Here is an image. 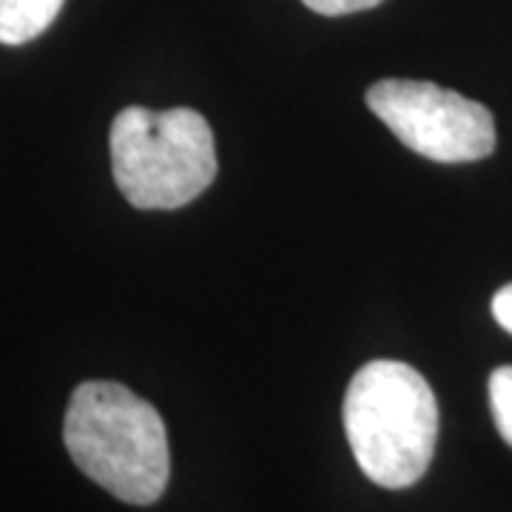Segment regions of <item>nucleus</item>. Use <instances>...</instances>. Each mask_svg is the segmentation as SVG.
I'll use <instances>...</instances> for the list:
<instances>
[{"mask_svg": "<svg viewBox=\"0 0 512 512\" xmlns=\"http://www.w3.org/2000/svg\"><path fill=\"white\" fill-rule=\"evenodd\" d=\"M311 12L325 15V18H339V15H353V12H365L376 9L382 0H302Z\"/></svg>", "mask_w": 512, "mask_h": 512, "instance_id": "nucleus-7", "label": "nucleus"}, {"mask_svg": "<svg viewBox=\"0 0 512 512\" xmlns=\"http://www.w3.org/2000/svg\"><path fill=\"white\" fill-rule=\"evenodd\" d=\"M111 174L134 208L174 211L217 177L214 131L200 111L128 106L111 123Z\"/></svg>", "mask_w": 512, "mask_h": 512, "instance_id": "nucleus-3", "label": "nucleus"}, {"mask_svg": "<svg viewBox=\"0 0 512 512\" xmlns=\"http://www.w3.org/2000/svg\"><path fill=\"white\" fill-rule=\"evenodd\" d=\"M490 407L501 439L512 447V367H498L490 376Z\"/></svg>", "mask_w": 512, "mask_h": 512, "instance_id": "nucleus-6", "label": "nucleus"}, {"mask_svg": "<svg viewBox=\"0 0 512 512\" xmlns=\"http://www.w3.org/2000/svg\"><path fill=\"white\" fill-rule=\"evenodd\" d=\"M66 0H0V43L23 46L40 37L60 15Z\"/></svg>", "mask_w": 512, "mask_h": 512, "instance_id": "nucleus-5", "label": "nucleus"}, {"mask_svg": "<svg viewBox=\"0 0 512 512\" xmlns=\"http://www.w3.org/2000/svg\"><path fill=\"white\" fill-rule=\"evenodd\" d=\"M345 433L359 470L384 490L413 487L439 439L436 393L416 367L367 362L345 393Z\"/></svg>", "mask_w": 512, "mask_h": 512, "instance_id": "nucleus-2", "label": "nucleus"}, {"mask_svg": "<svg viewBox=\"0 0 512 512\" xmlns=\"http://www.w3.org/2000/svg\"><path fill=\"white\" fill-rule=\"evenodd\" d=\"M493 316L501 328L512 333V282L493 296Z\"/></svg>", "mask_w": 512, "mask_h": 512, "instance_id": "nucleus-8", "label": "nucleus"}, {"mask_svg": "<svg viewBox=\"0 0 512 512\" xmlns=\"http://www.w3.org/2000/svg\"><path fill=\"white\" fill-rule=\"evenodd\" d=\"M365 100L404 146L433 163H476L493 154V114L464 94L427 80H379Z\"/></svg>", "mask_w": 512, "mask_h": 512, "instance_id": "nucleus-4", "label": "nucleus"}, {"mask_svg": "<svg viewBox=\"0 0 512 512\" xmlns=\"http://www.w3.org/2000/svg\"><path fill=\"white\" fill-rule=\"evenodd\" d=\"M63 441L74 464L126 504L148 507L168 487L163 416L126 384H80L66 410Z\"/></svg>", "mask_w": 512, "mask_h": 512, "instance_id": "nucleus-1", "label": "nucleus"}]
</instances>
